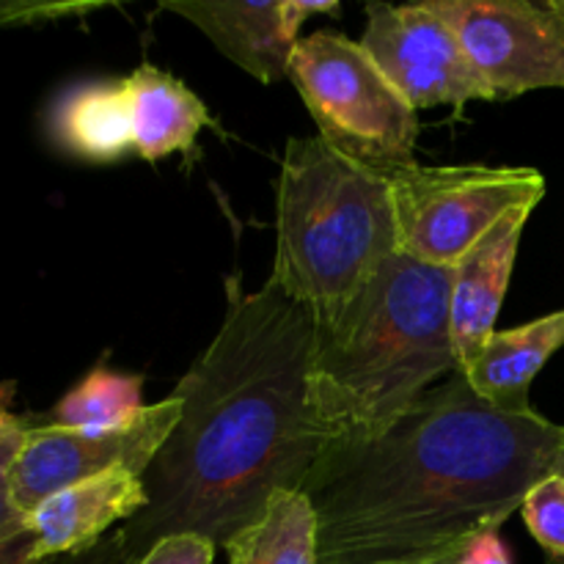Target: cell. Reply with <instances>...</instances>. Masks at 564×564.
Returning a JSON list of instances; mask_svg holds the SVG:
<instances>
[{"instance_id": "16", "label": "cell", "mask_w": 564, "mask_h": 564, "mask_svg": "<svg viewBox=\"0 0 564 564\" xmlns=\"http://www.w3.org/2000/svg\"><path fill=\"white\" fill-rule=\"evenodd\" d=\"M229 564H319L317 516L303 490H275L264 512L226 543Z\"/></svg>"}, {"instance_id": "15", "label": "cell", "mask_w": 564, "mask_h": 564, "mask_svg": "<svg viewBox=\"0 0 564 564\" xmlns=\"http://www.w3.org/2000/svg\"><path fill=\"white\" fill-rule=\"evenodd\" d=\"M50 127L61 149L91 163H113L135 152L124 80L77 86L55 105Z\"/></svg>"}, {"instance_id": "2", "label": "cell", "mask_w": 564, "mask_h": 564, "mask_svg": "<svg viewBox=\"0 0 564 564\" xmlns=\"http://www.w3.org/2000/svg\"><path fill=\"white\" fill-rule=\"evenodd\" d=\"M562 452V424L499 411L452 375L386 433L317 457L301 490L319 564H408L501 529Z\"/></svg>"}, {"instance_id": "25", "label": "cell", "mask_w": 564, "mask_h": 564, "mask_svg": "<svg viewBox=\"0 0 564 564\" xmlns=\"http://www.w3.org/2000/svg\"><path fill=\"white\" fill-rule=\"evenodd\" d=\"M22 441H25V435H17V438L0 441V490H6V485H9L11 466H14L17 455H20Z\"/></svg>"}, {"instance_id": "26", "label": "cell", "mask_w": 564, "mask_h": 564, "mask_svg": "<svg viewBox=\"0 0 564 564\" xmlns=\"http://www.w3.org/2000/svg\"><path fill=\"white\" fill-rule=\"evenodd\" d=\"M460 551H463V543L455 545V549L441 551V554H435V556H427V560L408 562V564H457V562H460Z\"/></svg>"}, {"instance_id": "6", "label": "cell", "mask_w": 564, "mask_h": 564, "mask_svg": "<svg viewBox=\"0 0 564 564\" xmlns=\"http://www.w3.org/2000/svg\"><path fill=\"white\" fill-rule=\"evenodd\" d=\"M386 176L400 253L433 268H457L512 207H538L545 196L538 169L408 163Z\"/></svg>"}, {"instance_id": "27", "label": "cell", "mask_w": 564, "mask_h": 564, "mask_svg": "<svg viewBox=\"0 0 564 564\" xmlns=\"http://www.w3.org/2000/svg\"><path fill=\"white\" fill-rule=\"evenodd\" d=\"M549 6L554 9V14L564 22V0H549Z\"/></svg>"}, {"instance_id": "18", "label": "cell", "mask_w": 564, "mask_h": 564, "mask_svg": "<svg viewBox=\"0 0 564 564\" xmlns=\"http://www.w3.org/2000/svg\"><path fill=\"white\" fill-rule=\"evenodd\" d=\"M532 538L549 551L551 560L564 564V477L549 474L527 494L521 505Z\"/></svg>"}, {"instance_id": "21", "label": "cell", "mask_w": 564, "mask_h": 564, "mask_svg": "<svg viewBox=\"0 0 564 564\" xmlns=\"http://www.w3.org/2000/svg\"><path fill=\"white\" fill-rule=\"evenodd\" d=\"M457 564H512L510 549L501 543L499 529H488L463 543L460 562Z\"/></svg>"}, {"instance_id": "3", "label": "cell", "mask_w": 564, "mask_h": 564, "mask_svg": "<svg viewBox=\"0 0 564 564\" xmlns=\"http://www.w3.org/2000/svg\"><path fill=\"white\" fill-rule=\"evenodd\" d=\"M455 268L394 253L328 323H317L308 405L325 449L386 433L457 375L449 295Z\"/></svg>"}, {"instance_id": "20", "label": "cell", "mask_w": 564, "mask_h": 564, "mask_svg": "<svg viewBox=\"0 0 564 564\" xmlns=\"http://www.w3.org/2000/svg\"><path fill=\"white\" fill-rule=\"evenodd\" d=\"M42 564H135V562H132L130 551H127L124 532L116 529V532H110L108 538H102L97 545H91V549L77 551V554L53 556V560H44Z\"/></svg>"}, {"instance_id": "14", "label": "cell", "mask_w": 564, "mask_h": 564, "mask_svg": "<svg viewBox=\"0 0 564 564\" xmlns=\"http://www.w3.org/2000/svg\"><path fill=\"white\" fill-rule=\"evenodd\" d=\"M124 86L138 158L152 163L174 152L193 154L196 138L213 124L207 105L180 77L149 64L124 77Z\"/></svg>"}, {"instance_id": "10", "label": "cell", "mask_w": 564, "mask_h": 564, "mask_svg": "<svg viewBox=\"0 0 564 564\" xmlns=\"http://www.w3.org/2000/svg\"><path fill=\"white\" fill-rule=\"evenodd\" d=\"M165 11L185 17L220 53L262 83L290 77L301 25L314 14H339V3L312 0H262V3H220V0H163Z\"/></svg>"}, {"instance_id": "19", "label": "cell", "mask_w": 564, "mask_h": 564, "mask_svg": "<svg viewBox=\"0 0 564 564\" xmlns=\"http://www.w3.org/2000/svg\"><path fill=\"white\" fill-rule=\"evenodd\" d=\"M218 545L202 534H171L154 543L135 564H213Z\"/></svg>"}, {"instance_id": "28", "label": "cell", "mask_w": 564, "mask_h": 564, "mask_svg": "<svg viewBox=\"0 0 564 564\" xmlns=\"http://www.w3.org/2000/svg\"><path fill=\"white\" fill-rule=\"evenodd\" d=\"M556 474H562V477H564V452H562V457H560V466H556Z\"/></svg>"}, {"instance_id": "8", "label": "cell", "mask_w": 564, "mask_h": 564, "mask_svg": "<svg viewBox=\"0 0 564 564\" xmlns=\"http://www.w3.org/2000/svg\"><path fill=\"white\" fill-rule=\"evenodd\" d=\"M496 99L564 88V22L532 0H430Z\"/></svg>"}, {"instance_id": "4", "label": "cell", "mask_w": 564, "mask_h": 564, "mask_svg": "<svg viewBox=\"0 0 564 564\" xmlns=\"http://www.w3.org/2000/svg\"><path fill=\"white\" fill-rule=\"evenodd\" d=\"M394 253L386 169L358 163L319 135L292 138L279 174L270 281L328 323Z\"/></svg>"}, {"instance_id": "24", "label": "cell", "mask_w": 564, "mask_h": 564, "mask_svg": "<svg viewBox=\"0 0 564 564\" xmlns=\"http://www.w3.org/2000/svg\"><path fill=\"white\" fill-rule=\"evenodd\" d=\"M25 523H28V516L14 505V501H11L9 490H0V540L14 534L17 529H22Z\"/></svg>"}, {"instance_id": "13", "label": "cell", "mask_w": 564, "mask_h": 564, "mask_svg": "<svg viewBox=\"0 0 564 564\" xmlns=\"http://www.w3.org/2000/svg\"><path fill=\"white\" fill-rule=\"evenodd\" d=\"M564 347V308L510 330H496L471 364L460 369L474 394L499 411H532L529 391L540 369Z\"/></svg>"}, {"instance_id": "7", "label": "cell", "mask_w": 564, "mask_h": 564, "mask_svg": "<svg viewBox=\"0 0 564 564\" xmlns=\"http://www.w3.org/2000/svg\"><path fill=\"white\" fill-rule=\"evenodd\" d=\"M185 402L171 391L147 405L132 422L113 430H69L44 424L28 427L22 449L9 474L11 501L31 516L42 501L113 468L147 474L158 452L180 424Z\"/></svg>"}, {"instance_id": "23", "label": "cell", "mask_w": 564, "mask_h": 564, "mask_svg": "<svg viewBox=\"0 0 564 564\" xmlns=\"http://www.w3.org/2000/svg\"><path fill=\"white\" fill-rule=\"evenodd\" d=\"M9 394L11 386H0V441L17 438V435H25L31 424L22 422L20 416L9 411Z\"/></svg>"}, {"instance_id": "5", "label": "cell", "mask_w": 564, "mask_h": 564, "mask_svg": "<svg viewBox=\"0 0 564 564\" xmlns=\"http://www.w3.org/2000/svg\"><path fill=\"white\" fill-rule=\"evenodd\" d=\"M290 80L306 102L319 138L372 169L416 163L419 116L391 86L361 42L334 31L301 39Z\"/></svg>"}, {"instance_id": "17", "label": "cell", "mask_w": 564, "mask_h": 564, "mask_svg": "<svg viewBox=\"0 0 564 564\" xmlns=\"http://www.w3.org/2000/svg\"><path fill=\"white\" fill-rule=\"evenodd\" d=\"M143 378L97 367L53 408L55 427L113 430L143 411Z\"/></svg>"}, {"instance_id": "9", "label": "cell", "mask_w": 564, "mask_h": 564, "mask_svg": "<svg viewBox=\"0 0 564 564\" xmlns=\"http://www.w3.org/2000/svg\"><path fill=\"white\" fill-rule=\"evenodd\" d=\"M361 47L416 113L435 105L463 108L474 99H496L457 33L430 0L369 6Z\"/></svg>"}, {"instance_id": "11", "label": "cell", "mask_w": 564, "mask_h": 564, "mask_svg": "<svg viewBox=\"0 0 564 564\" xmlns=\"http://www.w3.org/2000/svg\"><path fill=\"white\" fill-rule=\"evenodd\" d=\"M534 204L512 207L452 273L449 295V330L452 350L457 358V372L482 352L490 336L496 334V317L505 303L516 268L523 229L532 218Z\"/></svg>"}, {"instance_id": "22", "label": "cell", "mask_w": 564, "mask_h": 564, "mask_svg": "<svg viewBox=\"0 0 564 564\" xmlns=\"http://www.w3.org/2000/svg\"><path fill=\"white\" fill-rule=\"evenodd\" d=\"M0 564H42L36 556V534L28 523L0 540Z\"/></svg>"}, {"instance_id": "12", "label": "cell", "mask_w": 564, "mask_h": 564, "mask_svg": "<svg viewBox=\"0 0 564 564\" xmlns=\"http://www.w3.org/2000/svg\"><path fill=\"white\" fill-rule=\"evenodd\" d=\"M143 507V477L127 468H113L50 496L28 516V527L36 534L39 562L91 549L108 529L132 521Z\"/></svg>"}, {"instance_id": "1", "label": "cell", "mask_w": 564, "mask_h": 564, "mask_svg": "<svg viewBox=\"0 0 564 564\" xmlns=\"http://www.w3.org/2000/svg\"><path fill=\"white\" fill-rule=\"evenodd\" d=\"M317 317L268 279L226 281L218 334L174 394L182 419L143 474L147 507L121 527L132 562L171 534L226 549L275 490H301L325 435L308 405Z\"/></svg>"}]
</instances>
